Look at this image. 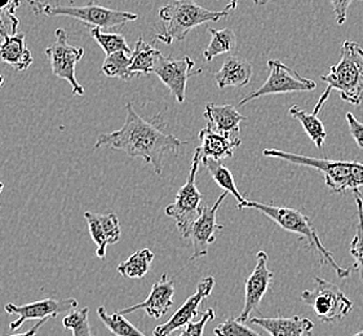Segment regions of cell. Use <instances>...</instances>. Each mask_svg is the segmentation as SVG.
Instances as JSON below:
<instances>
[{
    "mask_svg": "<svg viewBox=\"0 0 363 336\" xmlns=\"http://www.w3.org/2000/svg\"><path fill=\"white\" fill-rule=\"evenodd\" d=\"M125 113L123 125L116 131L100 135L94 149L110 147L122 150L131 158H143L145 163L153 166L157 175H160L166 153H177L186 142L166 133L158 122H147L140 117L131 103L125 105Z\"/></svg>",
    "mask_w": 363,
    "mask_h": 336,
    "instance_id": "cell-1",
    "label": "cell"
},
{
    "mask_svg": "<svg viewBox=\"0 0 363 336\" xmlns=\"http://www.w3.org/2000/svg\"><path fill=\"white\" fill-rule=\"evenodd\" d=\"M327 88L320 95L313 114L318 116L333 91H339L340 99L352 105L363 101V48L353 40H344L340 48V61L331 66L330 73L320 75Z\"/></svg>",
    "mask_w": 363,
    "mask_h": 336,
    "instance_id": "cell-2",
    "label": "cell"
},
{
    "mask_svg": "<svg viewBox=\"0 0 363 336\" xmlns=\"http://www.w3.org/2000/svg\"><path fill=\"white\" fill-rule=\"evenodd\" d=\"M237 208L238 210L254 208L256 211L262 212V215L273 220L277 225H279L284 230L298 234L300 240L306 241L308 247L317 252V255L320 257V265H325V264L330 265L339 278H348L350 276V269L342 268L335 262L333 252L323 246L315 228L313 227L311 220L308 219L304 213H301L295 208L277 207V206L267 205L256 201H245L237 206Z\"/></svg>",
    "mask_w": 363,
    "mask_h": 336,
    "instance_id": "cell-3",
    "label": "cell"
},
{
    "mask_svg": "<svg viewBox=\"0 0 363 336\" xmlns=\"http://www.w3.org/2000/svg\"><path fill=\"white\" fill-rule=\"evenodd\" d=\"M228 16V11H210L196 4L194 0H174L160 9L163 31L157 34V40L168 45L176 40L182 42L191 30L207 22H218Z\"/></svg>",
    "mask_w": 363,
    "mask_h": 336,
    "instance_id": "cell-4",
    "label": "cell"
},
{
    "mask_svg": "<svg viewBox=\"0 0 363 336\" xmlns=\"http://www.w3.org/2000/svg\"><path fill=\"white\" fill-rule=\"evenodd\" d=\"M30 7L33 8L35 15L73 17L75 20L83 22L89 29H114L123 26L124 23L136 21L138 18L136 13L110 9L99 6L94 1L86 6H74L73 3L65 4L61 0H55L52 3H45L44 0H33Z\"/></svg>",
    "mask_w": 363,
    "mask_h": 336,
    "instance_id": "cell-5",
    "label": "cell"
},
{
    "mask_svg": "<svg viewBox=\"0 0 363 336\" xmlns=\"http://www.w3.org/2000/svg\"><path fill=\"white\" fill-rule=\"evenodd\" d=\"M264 155L290 162L298 166L315 168L325 176L326 185L335 193L357 190L363 186V164L358 162L330 161L312 158L300 154H292L277 149H265Z\"/></svg>",
    "mask_w": 363,
    "mask_h": 336,
    "instance_id": "cell-6",
    "label": "cell"
},
{
    "mask_svg": "<svg viewBox=\"0 0 363 336\" xmlns=\"http://www.w3.org/2000/svg\"><path fill=\"white\" fill-rule=\"evenodd\" d=\"M202 163L201 149L196 147L186 183L177 191L172 205L166 207V215L174 220L182 238H189L190 229L203 212V196L196 188V174Z\"/></svg>",
    "mask_w": 363,
    "mask_h": 336,
    "instance_id": "cell-7",
    "label": "cell"
},
{
    "mask_svg": "<svg viewBox=\"0 0 363 336\" xmlns=\"http://www.w3.org/2000/svg\"><path fill=\"white\" fill-rule=\"evenodd\" d=\"M313 290L301 293V301L312 308L313 312L325 323L342 321L353 309V301L342 293L340 287L323 278H314Z\"/></svg>",
    "mask_w": 363,
    "mask_h": 336,
    "instance_id": "cell-8",
    "label": "cell"
},
{
    "mask_svg": "<svg viewBox=\"0 0 363 336\" xmlns=\"http://www.w3.org/2000/svg\"><path fill=\"white\" fill-rule=\"evenodd\" d=\"M269 77L262 87L255 92L245 96L238 106H245L252 100L260 99L262 96L278 95V94H292V92H309L317 88V83L301 77L296 70L284 64L279 60H269Z\"/></svg>",
    "mask_w": 363,
    "mask_h": 336,
    "instance_id": "cell-9",
    "label": "cell"
},
{
    "mask_svg": "<svg viewBox=\"0 0 363 336\" xmlns=\"http://www.w3.org/2000/svg\"><path fill=\"white\" fill-rule=\"evenodd\" d=\"M55 43L45 50L51 62L52 73L57 78L70 83L74 95H84V88L80 86L75 75V66L84 56V48L69 43L66 30L57 29L55 33Z\"/></svg>",
    "mask_w": 363,
    "mask_h": 336,
    "instance_id": "cell-10",
    "label": "cell"
},
{
    "mask_svg": "<svg viewBox=\"0 0 363 336\" xmlns=\"http://www.w3.org/2000/svg\"><path fill=\"white\" fill-rule=\"evenodd\" d=\"M194 66L196 62L189 56H184L182 59H172L160 55L157 60L153 74H157L160 81L167 86L176 101L182 103L185 101L188 79L193 75L202 74V69L193 72Z\"/></svg>",
    "mask_w": 363,
    "mask_h": 336,
    "instance_id": "cell-11",
    "label": "cell"
},
{
    "mask_svg": "<svg viewBox=\"0 0 363 336\" xmlns=\"http://www.w3.org/2000/svg\"><path fill=\"white\" fill-rule=\"evenodd\" d=\"M78 307V301L74 298H66V299H48L39 300L30 304H23V306H16L9 303L4 310L8 315H18L16 321L11 322L9 329L11 331H16L20 329L22 325L30 320H47V318H56L61 313L72 312Z\"/></svg>",
    "mask_w": 363,
    "mask_h": 336,
    "instance_id": "cell-12",
    "label": "cell"
},
{
    "mask_svg": "<svg viewBox=\"0 0 363 336\" xmlns=\"http://www.w3.org/2000/svg\"><path fill=\"white\" fill-rule=\"evenodd\" d=\"M273 278V271L268 269V254L265 251L257 252L256 267L245 285V306L238 317V321L245 323L251 320L250 315H252L255 310H257L264 295L272 285Z\"/></svg>",
    "mask_w": 363,
    "mask_h": 336,
    "instance_id": "cell-13",
    "label": "cell"
},
{
    "mask_svg": "<svg viewBox=\"0 0 363 336\" xmlns=\"http://www.w3.org/2000/svg\"><path fill=\"white\" fill-rule=\"evenodd\" d=\"M229 193L224 191L215 205L204 206L202 215L198 218L193 227L190 229L189 238L193 243V255L190 260H196L208 254V247L216 240V232L223 229V225L218 224L216 216H218V208L223 205Z\"/></svg>",
    "mask_w": 363,
    "mask_h": 336,
    "instance_id": "cell-14",
    "label": "cell"
},
{
    "mask_svg": "<svg viewBox=\"0 0 363 336\" xmlns=\"http://www.w3.org/2000/svg\"><path fill=\"white\" fill-rule=\"evenodd\" d=\"M215 287V278L206 277L199 282L196 293H193L186 301L179 308L174 315L166 323L157 326L153 331L154 336H169L176 330L184 329L193 318L199 315V307L204 300L210 296Z\"/></svg>",
    "mask_w": 363,
    "mask_h": 336,
    "instance_id": "cell-15",
    "label": "cell"
},
{
    "mask_svg": "<svg viewBox=\"0 0 363 336\" xmlns=\"http://www.w3.org/2000/svg\"><path fill=\"white\" fill-rule=\"evenodd\" d=\"M84 219L87 221L88 229L92 241L97 245L96 255L105 260L106 250L110 245H116L121 240V224L114 212L96 213L84 212Z\"/></svg>",
    "mask_w": 363,
    "mask_h": 336,
    "instance_id": "cell-16",
    "label": "cell"
},
{
    "mask_svg": "<svg viewBox=\"0 0 363 336\" xmlns=\"http://www.w3.org/2000/svg\"><path fill=\"white\" fill-rule=\"evenodd\" d=\"M174 284L168 278L167 273L162 274L160 281H157L152 287L147 299L136 306L121 309V315H127L135 310H145L146 315L155 320H160L174 306Z\"/></svg>",
    "mask_w": 363,
    "mask_h": 336,
    "instance_id": "cell-17",
    "label": "cell"
},
{
    "mask_svg": "<svg viewBox=\"0 0 363 336\" xmlns=\"http://www.w3.org/2000/svg\"><path fill=\"white\" fill-rule=\"evenodd\" d=\"M203 117L207 121V128L232 140H240V123L247 119L235 106L216 103H207Z\"/></svg>",
    "mask_w": 363,
    "mask_h": 336,
    "instance_id": "cell-18",
    "label": "cell"
},
{
    "mask_svg": "<svg viewBox=\"0 0 363 336\" xmlns=\"http://www.w3.org/2000/svg\"><path fill=\"white\" fill-rule=\"evenodd\" d=\"M250 321L268 331L270 336H304L314 329V323L306 317H254Z\"/></svg>",
    "mask_w": 363,
    "mask_h": 336,
    "instance_id": "cell-19",
    "label": "cell"
},
{
    "mask_svg": "<svg viewBox=\"0 0 363 336\" xmlns=\"http://www.w3.org/2000/svg\"><path fill=\"white\" fill-rule=\"evenodd\" d=\"M251 62L240 56H228L221 69L215 74L218 88L246 87L252 78Z\"/></svg>",
    "mask_w": 363,
    "mask_h": 336,
    "instance_id": "cell-20",
    "label": "cell"
},
{
    "mask_svg": "<svg viewBox=\"0 0 363 336\" xmlns=\"http://www.w3.org/2000/svg\"><path fill=\"white\" fill-rule=\"evenodd\" d=\"M23 33L11 34L0 42V61L12 66L17 72L28 70L33 64V56L26 47Z\"/></svg>",
    "mask_w": 363,
    "mask_h": 336,
    "instance_id": "cell-21",
    "label": "cell"
},
{
    "mask_svg": "<svg viewBox=\"0 0 363 336\" xmlns=\"http://www.w3.org/2000/svg\"><path fill=\"white\" fill-rule=\"evenodd\" d=\"M201 140V154L202 158H211L215 161H223L225 158H232L234 150L240 147L242 140L228 139L225 136L211 131L210 128H203L199 132Z\"/></svg>",
    "mask_w": 363,
    "mask_h": 336,
    "instance_id": "cell-22",
    "label": "cell"
},
{
    "mask_svg": "<svg viewBox=\"0 0 363 336\" xmlns=\"http://www.w3.org/2000/svg\"><path fill=\"white\" fill-rule=\"evenodd\" d=\"M162 55V52L153 45L146 43L144 38L138 37V43L135 45V51L132 52L131 72L133 78L138 75H147L153 74L157 60Z\"/></svg>",
    "mask_w": 363,
    "mask_h": 336,
    "instance_id": "cell-23",
    "label": "cell"
},
{
    "mask_svg": "<svg viewBox=\"0 0 363 336\" xmlns=\"http://www.w3.org/2000/svg\"><path fill=\"white\" fill-rule=\"evenodd\" d=\"M153 260L154 254L152 250H138L127 260L118 265V273L125 278H144L150 271Z\"/></svg>",
    "mask_w": 363,
    "mask_h": 336,
    "instance_id": "cell-24",
    "label": "cell"
},
{
    "mask_svg": "<svg viewBox=\"0 0 363 336\" xmlns=\"http://www.w3.org/2000/svg\"><path fill=\"white\" fill-rule=\"evenodd\" d=\"M202 164L208 171V174L215 180V183L218 184V186L226 193H230L233 197L237 199L238 205L246 201L245 198L242 197L240 190L234 183V177H233L230 169L224 166L221 161H215L211 158H202Z\"/></svg>",
    "mask_w": 363,
    "mask_h": 336,
    "instance_id": "cell-25",
    "label": "cell"
},
{
    "mask_svg": "<svg viewBox=\"0 0 363 336\" xmlns=\"http://www.w3.org/2000/svg\"><path fill=\"white\" fill-rule=\"evenodd\" d=\"M290 116L298 119V122L303 125L304 131L306 132V135L311 138L314 145L322 149L325 145V140L327 138V132L325 130V125L322 123L320 118L317 117L315 114H308L304 110L300 109L296 105L291 106L289 110Z\"/></svg>",
    "mask_w": 363,
    "mask_h": 336,
    "instance_id": "cell-26",
    "label": "cell"
},
{
    "mask_svg": "<svg viewBox=\"0 0 363 336\" xmlns=\"http://www.w3.org/2000/svg\"><path fill=\"white\" fill-rule=\"evenodd\" d=\"M208 33L212 35V39L203 52V57L207 62L218 57V55L232 52L235 48L237 37L234 30L230 28L221 30L208 29Z\"/></svg>",
    "mask_w": 363,
    "mask_h": 336,
    "instance_id": "cell-27",
    "label": "cell"
},
{
    "mask_svg": "<svg viewBox=\"0 0 363 336\" xmlns=\"http://www.w3.org/2000/svg\"><path fill=\"white\" fill-rule=\"evenodd\" d=\"M132 53L119 51L106 56L101 66V73L109 78H119L123 81H131L133 78L130 67H131Z\"/></svg>",
    "mask_w": 363,
    "mask_h": 336,
    "instance_id": "cell-28",
    "label": "cell"
},
{
    "mask_svg": "<svg viewBox=\"0 0 363 336\" xmlns=\"http://www.w3.org/2000/svg\"><path fill=\"white\" fill-rule=\"evenodd\" d=\"M97 315L106 329L109 330L111 336H146L119 312L108 315L106 308L101 306L97 308Z\"/></svg>",
    "mask_w": 363,
    "mask_h": 336,
    "instance_id": "cell-29",
    "label": "cell"
},
{
    "mask_svg": "<svg viewBox=\"0 0 363 336\" xmlns=\"http://www.w3.org/2000/svg\"><path fill=\"white\" fill-rule=\"evenodd\" d=\"M356 199L358 224H357L356 235L350 245V255L354 260V269L359 274L363 282V199L359 189L353 190Z\"/></svg>",
    "mask_w": 363,
    "mask_h": 336,
    "instance_id": "cell-30",
    "label": "cell"
},
{
    "mask_svg": "<svg viewBox=\"0 0 363 336\" xmlns=\"http://www.w3.org/2000/svg\"><path fill=\"white\" fill-rule=\"evenodd\" d=\"M91 37L95 39L99 45L101 47L106 56H109L114 52L124 51L132 53L131 47L127 43L125 38L121 34H111V33H104L101 29L95 28L91 29Z\"/></svg>",
    "mask_w": 363,
    "mask_h": 336,
    "instance_id": "cell-31",
    "label": "cell"
},
{
    "mask_svg": "<svg viewBox=\"0 0 363 336\" xmlns=\"http://www.w3.org/2000/svg\"><path fill=\"white\" fill-rule=\"evenodd\" d=\"M89 308L74 309L69 315L64 317L62 326L64 329L73 331V336H94L88 321Z\"/></svg>",
    "mask_w": 363,
    "mask_h": 336,
    "instance_id": "cell-32",
    "label": "cell"
},
{
    "mask_svg": "<svg viewBox=\"0 0 363 336\" xmlns=\"http://www.w3.org/2000/svg\"><path fill=\"white\" fill-rule=\"evenodd\" d=\"M213 334L216 336H262L255 330L250 329L243 322L238 321V318H228L215 327Z\"/></svg>",
    "mask_w": 363,
    "mask_h": 336,
    "instance_id": "cell-33",
    "label": "cell"
},
{
    "mask_svg": "<svg viewBox=\"0 0 363 336\" xmlns=\"http://www.w3.org/2000/svg\"><path fill=\"white\" fill-rule=\"evenodd\" d=\"M212 320H215V310L208 308L198 321L190 322L177 336H203L206 325Z\"/></svg>",
    "mask_w": 363,
    "mask_h": 336,
    "instance_id": "cell-34",
    "label": "cell"
},
{
    "mask_svg": "<svg viewBox=\"0 0 363 336\" xmlns=\"http://www.w3.org/2000/svg\"><path fill=\"white\" fill-rule=\"evenodd\" d=\"M347 122H348L349 132L352 135V138L354 139L357 145L363 149V123L359 122L352 113H347Z\"/></svg>",
    "mask_w": 363,
    "mask_h": 336,
    "instance_id": "cell-35",
    "label": "cell"
},
{
    "mask_svg": "<svg viewBox=\"0 0 363 336\" xmlns=\"http://www.w3.org/2000/svg\"><path fill=\"white\" fill-rule=\"evenodd\" d=\"M330 1H331L333 9H334L336 22L339 26H342L347 22L349 6L352 4L353 0H330Z\"/></svg>",
    "mask_w": 363,
    "mask_h": 336,
    "instance_id": "cell-36",
    "label": "cell"
},
{
    "mask_svg": "<svg viewBox=\"0 0 363 336\" xmlns=\"http://www.w3.org/2000/svg\"><path fill=\"white\" fill-rule=\"evenodd\" d=\"M50 318H47V320H42V321H38L29 331H26V332H23V334H16V335H9V336H35L38 334V331L42 329V326H44L47 321H48Z\"/></svg>",
    "mask_w": 363,
    "mask_h": 336,
    "instance_id": "cell-37",
    "label": "cell"
},
{
    "mask_svg": "<svg viewBox=\"0 0 363 336\" xmlns=\"http://www.w3.org/2000/svg\"><path fill=\"white\" fill-rule=\"evenodd\" d=\"M4 16H6V13L0 9V37L1 38H6L7 35H9L8 34L7 25H6V21H4Z\"/></svg>",
    "mask_w": 363,
    "mask_h": 336,
    "instance_id": "cell-38",
    "label": "cell"
},
{
    "mask_svg": "<svg viewBox=\"0 0 363 336\" xmlns=\"http://www.w3.org/2000/svg\"><path fill=\"white\" fill-rule=\"evenodd\" d=\"M238 1H240V0H230V1H229V3H228V4H226V9L225 11H228V12H229V11H230V9H235V8H237V4H238Z\"/></svg>",
    "mask_w": 363,
    "mask_h": 336,
    "instance_id": "cell-39",
    "label": "cell"
},
{
    "mask_svg": "<svg viewBox=\"0 0 363 336\" xmlns=\"http://www.w3.org/2000/svg\"><path fill=\"white\" fill-rule=\"evenodd\" d=\"M252 1H254L255 6L262 7V6H267L269 1H272V0H252Z\"/></svg>",
    "mask_w": 363,
    "mask_h": 336,
    "instance_id": "cell-40",
    "label": "cell"
},
{
    "mask_svg": "<svg viewBox=\"0 0 363 336\" xmlns=\"http://www.w3.org/2000/svg\"><path fill=\"white\" fill-rule=\"evenodd\" d=\"M3 84H4V77L0 75V88L3 87Z\"/></svg>",
    "mask_w": 363,
    "mask_h": 336,
    "instance_id": "cell-41",
    "label": "cell"
},
{
    "mask_svg": "<svg viewBox=\"0 0 363 336\" xmlns=\"http://www.w3.org/2000/svg\"><path fill=\"white\" fill-rule=\"evenodd\" d=\"M4 189V184L0 183V194H1V191Z\"/></svg>",
    "mask_w": 363,
    "mask_h": 336,
    "instance_id": "cell-42",
    "label": "cell"
},
{
    "mask_svg": "<svg viewBox=\"0 0 363 336\" xmlns=\"http://www.w3.org/2000/svg\"><path fill=\"white\" fill-rule=\"evenodd\" d=\"M352 336H363V330L362 331H359V332H357V334H354V335Z\"/></svg>",
    "mask_w": 363,
    "mask_h": 336,
    "instance_id": "cell-43",
    "label": "cell"
},
{
    "mask_svg": "<svg viewBox=\"0 0 363 336\" xmlns=\"http://www.w3.org/2000/svg\"><path fill=\"white\" fill-rule=\"evenodd\" d=\"M25 1H28L29 4H31V3H33V0H25Z\"/></svg>",
    "mask_w": 363,
    "mask_h": 336,
    "instance_id": "cell-44",
    "label": "cell"
},
{
    "mask_svg": "<svg viewBox=\"0 0 363 336\" xmlns=\"http://www.w3.org/2000/svg\"><path fill=\"white\" fill-rule=\"evenodd\" d=\"M306 336H313L312 331H311V332H308V334H306Z\"/></svg>",
    "mask_w": 363,
    "mask_h": 336,
    "instance_id": "cell-45",
    "label": "cell"
}]
</instances>
